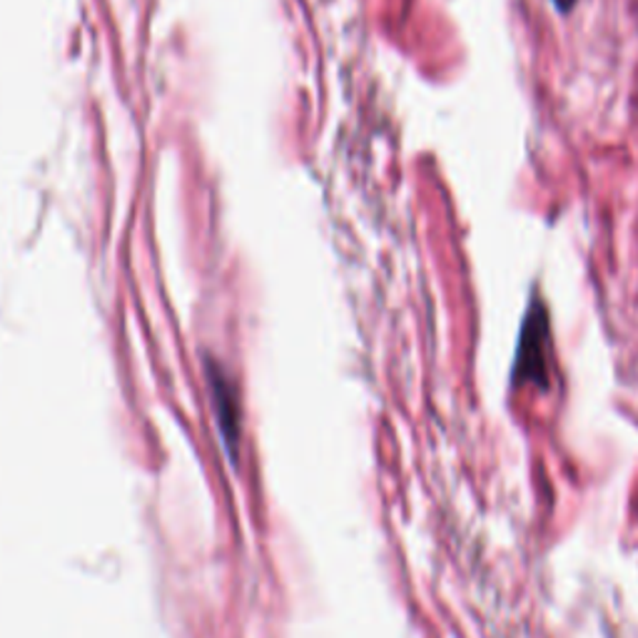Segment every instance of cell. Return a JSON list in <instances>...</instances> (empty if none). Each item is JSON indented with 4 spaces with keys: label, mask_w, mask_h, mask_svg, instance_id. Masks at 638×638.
Masks as SVG:
<instances>
[{
    "label": "cell",
    "mask_w": 638,
    "mask_h": 638,
    "mask_svg": "<svg viewBox=\"0 0 638 638\" xmlns=\"http://www.w3.org/2000/svg\"><path fill=\"white\" fill-rule=\"evenodd\" d=\"M548 314L544 302L534 297L529 304L524 317L522 337H519V352L514 362V385L526 387L534 385L538 389H548Z\"/></svg>",
    "instance_id": "1"
},
{
    "label": "cell",
    "mask_w": 638,
    "mask_h": 638,
    "mask_svg": "<svg viewBox=\"0 0 638 638\" xmlns=\"http://www.w3.org/2000/svg\"><path fill=\"white\" fill-rule=\"evenodd\" d=\"M554 3H556L558 11H562V13H568V11H572V8L576 6V0H554Z\"/></svg>",
    "instance_id": "2"
}]
</instances>
